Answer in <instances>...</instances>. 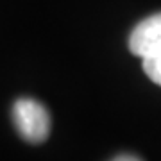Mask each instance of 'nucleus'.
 <instances>
[{"instance_id": "obj_1", "label": "nucleus", "mask_w": 161, "mask_h": 161, "mask_svg": "<svg viewBox=\"0 0 161 161\" xmlns=\"http://www.w3.org/2000/svg\"><path fill=\"white\" fill-rule=\"evenodd\" d=\"M13 122L20 136L29 143H41L50 134V115L34 98H18L13 106Z\"/></svg>"}, {"instance_id": "obj_2", "label": "nucleus", "mask_w": 161, "mask_h": 161, "mask_svg": "<svg viewBox=\"0 0 161 161\" xmlns=\"http://www.w3.org/2000/svg\"><path fill=\"white\" fill-rule=\"evenodd\" d=\"M129 50L142 59L161 54V13L150 14L132 29Z\"/></svg>"}, {"instance_id": "obj_3", "label": "nucleus", "mask_w": 161, "mask_h": 161, "mask_svg": "<svg viewBox=\"0 0 161 161\" xmlns=\"http://www.w3.org/2000/svg\"><path fill=\"white\" fill-rule=\"evenodd\" d=\"M143 72L152 82L161 86V54L143 59Z\"/></svg>"}, {"instance_id": "obj_4", "label": "nucleus", "mask_w": 161, "mask_h": 161, "mask_svg": "<svg viewBox=\"0 0 161 161\" xmlns=\"http://www.w3.org/2000/svg\"><path fill=\"white\" fill-rule=\"evenodd\" d=\"M111 161H142V159H140L138 156H134V154H120Z\"/></svg>"}]
</instances>
